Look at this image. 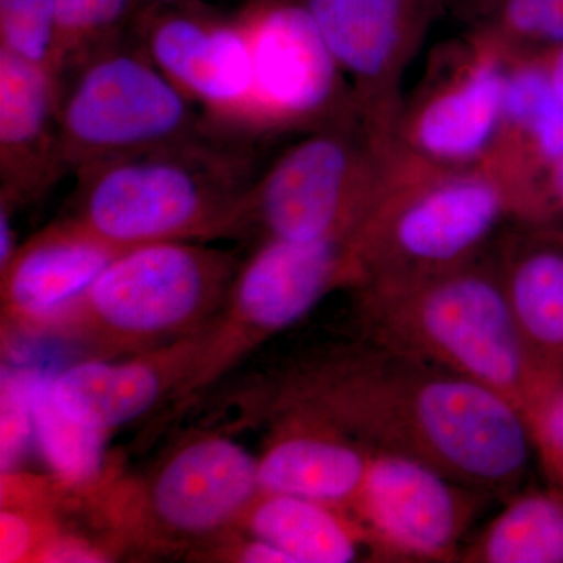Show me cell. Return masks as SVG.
Returning <instances> with one entry per match:
<instances>
[{
  "label": "cell",
  "instance_id": "obj_1",
  "mask_svg": "<svg viewBox=\"0 0 563 563\" xmlns=\"http://www.w3.org/2000/svg\"><path fill=\"white\" fill-rule=\"evenodd\" d=\"M284 406L313 410L372 450L417 459L487 496L518 492L533 454L525 415L499 393L373 342L303 369Z\"/></svg>",
  "mask_w": 563,
  "mask_h": 563
},
{
  "label": "cell",
  "instance_id": "obj_2",
  "mask_svg": "<svg viewBox=\"0 0 563 563\" xmlns=\"http://www.w3.org/2000/svg\"><path fill=\"white\" fill-rule=\"evenodd\" d=\"M358 312L373 343L499 393L521 413L562 377L529 350L496 265L363 282Z\"/></svg>",
  "mask_w": 563,
  "mask_h": 563
},
{
  "label": "cell",
  "instance_id": "obj_3",
  "mask_svg": "<svg viewBox=\"0 0 563 563\" xmlns=\"http://www.w3.org/2000/svg\"><path fill=\"white\" fill-rule=\"evenodd\" d=\"M254 146L203 135L74 174L70 220L118 247L207 242L240 233Z\"/></svg>",
  "mask_w": 563,
  "mask_h": 563
},
{
  "label": "cell",
  "instance_id": "obj_4",
  "mask_svg": "<svg viewBox=\"0 0 563 563\" xmlns=\"http://www.w3.org/2000/svg\"><path fill=\"white\" fill-rule=\"evenodd\" d=\"M510 220L539 224L525 192L499 166L437 168L398 151L383 196L355 235L358 285L477 261Z\"/></svg>",
  "mask_w": 563,
  "mask_h": 563
},
{
  "label": "cell",
  "instance_id": "obj_5",
  "mask_svg": "<svg viewBox=\"0 0 563 563\" xmlns=\"http://www.w3.org/2000/svg\"><path fill=\"white\" fill-rule=\"evenodd\" d=\"M239 266L231 252L203 242L129 247L51 328L103 352L161 350L195 336L225 306Z\"/></svg>",
  "mask_w": 563,
  "mask_h": 563
},
{
  "label": "cell",
  "instance_id": "obj_6",
  "mask_svg": "<svg viewBox=\"0 0 563 563\" xmlns=\"http://www.w3.org/2000/svg\"><path fill=\"white\" fill-rule=\"evenodd\" d=\"M396 152L363 121L303 133L255 174L240 233L299 243L357 235L383 196Z\"/></svg>",
  "mask_w": 563,
  "mask_h": 563
},
{
  "label": "cell",
  "instance_id": "obj_7",
  "mask_svg": "<svg viewBox=\"0 0 563 563\" xmlns=\"http://www.w3.org/2000/svg\"><path fill=\"white\" fill-rule=\"evenodd\" d=\"M58 87L63 157L73 174L213 133L135 36L85 58Z\"/></svg>",
  "mask_w": 563,
  "mask_h": 563
},
{
  "label": "cell",
  "instance_id": "obj_8",
  "mask_svg": "<svg viewBox=\"0 0 563 563\" xmlns=\"http://www.w3.org/2000/svg\"><path fill=\"white\" fill-rule=\"evenodd\" d=\"M242 25L251 47L255 140L362 121L342 68L295 0H272Z\"/></svg>",
  "mask_w": 563,
  "mask_h": 563
},
{
  "label": "cell",
  "instance_id": "obj_9",
  "mask_svg": "<svg viewBox=\"0 0 563 563\" xmlns=\"http://www.w3.org/2000/svg\"><path fill=\"white\" fill-rule=\"evenodd\" d=\"M510 58L470 33L439 54L409 102L404 101L395 143L415 161L444 169L490 163L504 124Z\"/></svg>",
  "mask_w": 563,
  "mask_h": 563
},
{
  "label": "cell",
  "instance_id": "obj_10",
  "mask_svg": "<svg viewBox=\"0 0 563 563\" xmlns=\"http://www.w3.org/2000/svg\"><path fill=\"white\" fill-rule=\"evenodd\" d=\"M342 68L362 121L395 143L402 80L446 0H295Z\"/></svg>",
  "mask_w": 563,
  "mask_h": 563
},
{
  "label": "cell",
  "instance_id": "obj_11",
  "mask_svg": "<svg viewBox=\"0 0 563 563\" xmlns=\"http://www.w3.org/2000/svg\"><path fill=\"white\" fill-rule=\"evenodd\" d=\"M485 498L428 463L373 450L355 517L377 562H459Z\"/></svg>",
  "mask_w": 563,
  "mask_h": 563
},
{
  "label": "cell",
  "instance_id": "obj_12",
  "mask_svg": "<svg viewBox=\"0 0 563 563\" xmlns=\"http://www.w3.org/2000/svg\"><path fill=\"white\" fill-rule=\"evenodd\" d=\"M135 40L196 109L210 131L257 143L252 128V60L242 22L191 13L152 14Z\"/></svg>",
  "mask_w": 563,
  "mask_h": 563
},
{
  "label": "cell",
  "instance_id": "obj_13",
  "mask_svg": "<svg viewBox=\"0 0 563 563\" xmlns=\"http://www.w3.org/2000/svg\"><path fill=\"white\" fill-rule=\"evenodd\" d=\"M358 282L355 235L309 243L262 240L236 269L224 307L246 339L257 342L302 320L329 292Z\"/></svg>",
  "mask_w": 563,
  "mask_h": 563
},
{
  "label": "cell",
  "instance_id": "obj_14",
  "mask_svg": "<svg viewBox=\"0 0 563 563\" xmlns=\"http://www.w3.org/2000/svg\"><path fill=\"white\" fill-rule=\"evenodd\" d=\"M261 495L258 461L224 437H201L166 459L147 503L166 532L207 536L243 518Z\"/></svg>",
  "mask_w": 563,
  "mask_h": 563
},
{
  "label": "cell",
  "instance_id": "obj_15",
  "mask_svg": "<svg viewBox=\"0 0 563 563\" xmlns=\"http://www.w3.org/2000/svg\"><path fill=\"white\" fill-rule=\"evenodd\" d=\"M58 80L0 51V198L40 201L69 174L58 125Z\"/></svg>",
  "mask_w": 563,
  "mask_h": 563
},
{
  "label": "cell",
  "instance_id": "obj_16",
  "mask_svg": "<svg viewBox=\"0 0 563 563\" xmlns=\"http://www.w3.org/2000/svg\"><path fill=\"white\" fill-rule=\"evenodd\" d=\"M285 407L279 432L258 459L261 492L312 499L355 517L372 448L313 410Z\"/></svg>",
  "mask_w": 563,
  "mask_h": 563
},
{
  "label": "cell",
  "instance_id": "obj_17",
  "mask_svg": "<svg viewBox=\"0 0 563 563\" xmlns=\"http://www.w3.org/2000/svg\"><path fill=\"white\" fill-rule=\"evenodd\" d=\"M121 251L69 217L52 222L0 272L7 312L27 325L54 324Z\"/></svg>",
  "mask_w": 563,
  "mask_h": 563
},
{
  "label": "cell",
  "instance_id": "obj_18",
  "mask_svg": "<svg viewBox=\"0 0 563 563\" xmlns=\"http://www.w3.org/2000/svg\"><path fill=\"white\" fill-rule=\"evenodd\" d=\"M202 350L190 336L129 361L80 362L51 377L52 398L74 420L107 433L157 406Z\"/></svg>",
  "mask_w": 563,
  "mask_h": 563
},
{
  "label": "cell",
  "instance_id": "obj_19",
  "mask_svg": "<svg viewBox=\"0 0 563 563\" xmlns=\"http://www.w3.org/2000/svg\"><path fill=\"white\" fill-rule=\"evenodd\" d=\"M563 157V102L547 58L510 60L504 90V124L490 163L509 174L533 201L544 203L548 173Z\"/></svg>",
  "mask_w": 563,
  "mask_h": 563
},
{
  "label": "cell",
  "instance_id": "obj_20",
  "mask_svg": "<svg viewBox=\"0 0 563 563\" xmlns=\"http://www.w3.org/2000/svg\"><path fill=\"white\" fill-rule=\"evenodd\" d=\"M243 518L251 537L279 548L292 563L377 561L358 518L328 504L261 492Z\"/></svg>",
  "mask_w": 563,
  "mask_h": 563
},
{
  "label": "cell",
  "instance_id": "obj_21",
  "mask_svg": "<svg viewBox=\"0 0 563 563\" xmlns=\"http://www.w3.org/2000/svg\"><path fill=\"white\" fill-rule=\"evenodd\" d=\"M510 312L532 354L563 374V239L507 247L496 265Z\"/></svg>",
  "mask_w": 563,
  "mask_h": 563
},
{
  "label": "cell",
  "instance_id": "obj_22",
  "mask_svg": "<svg viewBox=\"0 0 563 563\" xmlns=\"http://www.w3.org/2000/svg\"><path fill=\"white\" fill-rule=\"evenodd\" d=\"M459 562L563 563V487L515 492Z\"/></svg>",
  "mask_w": 563,
  "mask_h": 563
},
{
  "label": "cell",
  "instance_id": "obj_23",
  "mask_svg": "<svg viewBox=\"0 0 563 563\" xmlns=\"http://www.w3.org/2000/svg\"><path fill=\"white\" fill-rule=\"evenodd\" d=\"M472 32L515 58H548L563 46V0H472Z\"/></svg>",
  "mask_w": 563,
  "mask_h": 563
},
{
  "label": "cell",
  "instance_id": "obj_24",
  "mask_svg": "<svg viewBox=\"0 0 563 563\" xmlns=\"http://www.w3.org/2000/svg\"><path fill=\"white\" fill-rule=\"evenodd\" d=\"M33 439L60 483L84 487L103 468L107 433L88 428L63 412L52 398L49 377H33Z\"/></svg>",
  "mask_w": 563,
  "mask_h": 563
},
{
  "label": "cell",
  "instance_id": "obj_25",
  "mask_svg": "<svg viewBox=\"0 0 563 563\" xmlns=\"http://www.w3.org/2000/svg\"><path fill=\"white\" fill-rule=\"evenodd\" d=\"M131 9L132 0H55L57 80L96 52L131 38L124 33Z\"/></svg>",
  "mask_w": 563,
  "mask_h": 563
},
{
  "label": "cell",
  "instance_id": "obj_26",
  "mask_svg": "<svg viewBox=\"0 0 563 563\" xmlns=\"http://www.w3.org/2000/svg\"><path fill=\"white\" fill-rule=\"evenodd\" d=\"M55 0H0V51L55 76Z\"/></svg>",
  "mask_w": 563,
  "mask_h": 563
},
{
  "label": "cell",
  "instance_id": "obj_27",
  "mask_svg": "<svg viewBox=\"0 0 563 563\" xmlns=\"http://www.w3.org/2000/svg\"><path fill=\"white\" fill-rule=\"evenodd\" d=\"M35 374L7 373L0 391V466L10 473L33 439L32 384Z\"/></svg>",
  "mask_w": 563,
  "mask_h": 563
},
{
  "label": "cell",
  "instance_id": "obj_28",
  "mask_svg": "<svg viewBox=\"0 0 563 563\" xmlns=\"http://www.w3.org/2000/svg\"><path fill=\"white\" fill-rule=\"evenodd\" d=\"M525 418L544 477L563 487V376L540 393Z\"/></svg>",
  "mask_w": 563,
  "mask_h": 563
},
{
  "label": "cell",
  "instance_id": "obj_29",
  "mask_svg": "<svg viewBox=\"0 0 563 563\" xmlns=\"http://www.w3.org/2000/svg\"><path fill=\"white\" fill-rule=\"evenodd\" d=\"M38 517L11 504L0 510V562L36 561L43 548L51 542Z\"/></svg>",
  "mask_w": 563,
  "mask_h": 563
},
{
  "label": "cell",
  "instance_id": "obj_30",
  "mask_svg": "<svg viewBox=\"0 0 563 563\" xmlns=\"http://www.w3.org/2000/svg\"><path fill=\"white\" fill-rule=\"evenodd\" d=\"M18 207L7 199L0 198V272L9 266L16 254V236H14L13 213Z\"/></svg>",
  "mask_w": 563,
  "mask_h": 563
},
{
  "label": "cell",
  "instance_id": "obj_31",
  "mask_svg": "<svg viewBox=\"0 0 563 563\" xmlns=\"http://www.w3.org/2000/svg\"><path fill=\"white\" fill-rule=\"evenodd\" d=\"M236 561L244 563H292L284 551L261 539L251 537L250 542L242 544L236 551Z\"/></svg>",
  "mask_w": 563,
  "mask_h": 563
},
{
  "label": "cell",
  "instance_id": "obj_32",
  "mask_svg": "<svg viewBox=\"0 0 563 563\" xmlns=\"http://www.w3.org/2000/svg\"><path fill=\"white\" fill-rule=\"evenodd\" d=\"M544 201L551 217L563 214V157L548 173L543 184Z\"/></svg>",
  "mask_w": 563,
  "mask_h": 563
},
{
  "label": "cell",
  "instance_id": "obj_33",
  "mask_svg": "<svg viewBox=\"0 0 563 563\" xmlns=\"http://www.w3.org/2000/svg\"><path fill=\"white\" fill-rule=\"evenodd\" d=\"M548 73H550L551 81H553L555 91L563 102V46L554 51L547 58Z\"/></svg>",
  "mask_w": 563,
  "mask_h": 563
},
{
  "label": "cell",
  "instance_id": "obj_34",
  "mask_svg": "<svg viewBox=\"0 0 563 563\" xmlns=\"http://www.w3.org/2000/svg\"><path fill=\"white\" fill-rule=\"evenodd\" d=\"M144 2L151 3V5H169V3L177 2V0H144Z\"/></svg>",
  "mask_w": 563,
  "mask_h": 563
},
{
  "label": "cell",
  "instance_id": "obj_35",
  "mask_svg": "<svg viewBox=\"0 0 563 563\" xmlns=\"http://www.w3.org/2000/svg\"><path fill=\"white\" fill-rule=\"evenodd\" d=\"M451 0H446V3H450ZM454 2H459V0H454ZM472 2V0H461V3H463V7L466 5V3Z\"/></svg>",
  "mask_w": 563,
  "mask_h": 563
},
{
  "label": "cell",
  "instance_id": "obj_36",
  "mask_svg": "<svg viewBox=\"0 0 563 563\" xmlns=\"http://www.w3.org/2000/svg\"><path fill=\"white\" fill-rule=\"evenodd\" d=\"M561 236H562V239H563V233H561Z\"/></svg>",
  "mask_w": 563,
  "mask_h": 563
}]
</instances>
